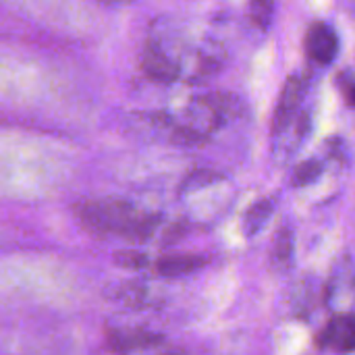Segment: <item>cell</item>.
I'll return each mask as SVG.
<instances>
[{
	"mask_svg": "<svg viewBox=\"0 0 355 355\" xmlns=\"http://www.w3.org/2000/svg\"><path fill=\"white\" fill-rule=\"evenodd\" d=\"M77 218L85 231L98 237H121L133 243L152 237L158 216L141 212L123 200H92L77 206Z\"/></svg>",
	"mask_w": 355,
	"mask_h": 355,
	"instance_id": "obj_1",
	"label": "cell"
},
{
	"mask_svg": "<svg viewBox=\"0 0 355 355\" xmlns=\"http://www.w3.org/2000/svg\"><path fill=\"white\" fill-rule=\"evenodd\" d=\"M304 50H306V56L310 62H314L318 67H327L339 54V37L329 23L316 21L306 31Z\"/></svg>",
	"mask_w": 355,
	"mask_h": 355,
	"instance_id": "obj_2",
	"label": "cell"
},
{
	"mask_svg": "<svg viewBox=\"0 0 355 355\" xmlns=\"http://www.w3.org/2000/svg\"><path fill=\"white\" fill-rule=\"evenodd\" d=\"M318 345L324 349L349 354L355 352V316L339 314L333 316L318 335Z\"/></svg>",
	"mask_w": 355,
	"mask_h": 355,
	"instance_id": "obj_3",
	"label": "cell"
},
{
	"mask_svg": "<svg viewBox=\"0 0 355 355\" xmlns=\"http://www.w3.org/2000/svg\"><path fill=\"white\" fill-rule=\"evenodd\" d=\"M302 98H304V83H302V79L300 77H289L287 83L283 85L279 104L275 108V119H272V131L275 133H281V131H285L291 125V121L295 119L297 108L302 104Z\"/></svg>",
	"mask_w": 355,
	"mask_h": 355,
	"instance_id": "obj_4",
	"label": "cell"
},
{
	"mask_svg": "<svg viewBox=\"0 0 355 355\" xmlns=\"http://www.w3.org/2000/svg\"><path fill=\"white\" fill-rule=\"evenodd\" d=\"M141 67L144 71L152 77V79H160V81H173L179 75V67L173 58H168L160 48L156 46H148L144 50V58H141Z\"/></svg>",
	"mask_w": 355,
	"mask_h": 355,
	"instance_id": "obj_5",
	"label": "cell"
},
{
	"mask_svg": "<svg viewBox=\"0 0 355 355\" xmlns=\"http://www.w3.org/2000/svg\"><path fill=\"white\" fill-rule=\"evenodd\" d=\"M202 264H206V258L196 256V254H171V256H162L156 260L154 268L158 275L175 279V277H183L189 275L198 268H202Z\"/></svg>",
	"mask_w": 355,
	"mask_h": 355,
	"instance_id": "obj_6",
	"label": "cell"
},
{
	"mask_svg": "<svg viewBox=\"0 0 355 355\" xmlns=\"http://www.w3.org/2000/svg\"><path fill=\"white\" fill-rule=\"evenodd\" d=\"M272 214V202L270 200H260L256 202L243 216V233L245 235H256L264 223L268 220V216Z\"/></svg>",
	"mask_w": 355,
	"mask_h": 355,
	"instance_id": "obj_7",
	"label": "cell"
},
{
	"mask_svg": "<svg viewBox=\"0 0 355 355\" xmlns=\"http://www.w3.org/2000/svg\"><path fill=\"white\" fill-rule=\"evenodd\" d=\"M320 173H322V164H320V162H316V160H306V162H302V164L295 168V173H293V183H295V185H308V183H312Z\"/></svg>",
	"mask_w": 355,
	"mask_h": 355,
	"instance_id": "obj_8",
	"label": "cell"
},
{
	"mask_svg": "<svg viewBox=\"0 0 355 355\" xmlns=\"http://www.w3.org/2000/svg\"><path fill=\"white\" fill-rule=\"evenodd\" d=\"M272 8H275V6H272L270 2H254V4H250V12H252L254 21H258L262 27L268 25L270 15H272Z\"/></svg>",
	"mask_w": 355,
	"mask_h": 355,
	"instance_id": "obj_9",
	"label": "cell"
},
{
	"mask_svg": "<svg viewBox=\"0 0 355 355\" xmlns=\"http://www.w3.org/2000/svg\"><path fill=\"white\" fill-rule=\"evenodd\" d=\"M339 89H341L345 102L355 108V77H352V75H341L339 77Z\"/></svg>",
	"mask_w": 355,
	"mask_h": 355,
	"instance_id": "obj_10",
	"label": "cell"
}]
</instances>
